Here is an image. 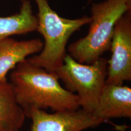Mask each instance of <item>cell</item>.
<instances>
[{"label":"cell","instance_id":"obj_1","mask_svg":"<svg viewBox=\"0 0 131 131\" xmlns=\"http://www.w3.org/2000/svg\"><path fill=\"white\" fill-rule=\"evenodd\" d=\"M10 78L16 101L26 117L34 109L55 112L80 108L78 96L60 85L56 73L32 64L27 58L11 70Z\"/></svg>","mask_w":131,"mask_h":131},{"label":"cell","instance_id":"obj_2","mask_svg":"<svg viewBox=\"0 0 131 131\" xmlns=\"http://www.w3.org/2000/svg\"><path fill=\"white\" fill-rule=\"evenodd\" d=\"M38 7L37 30L44 38L42 50L37 55L27 58L36 66L55 72L64 63L66 47L73 33L91 21V16L76 19L61 17L50 7L48 0H32Z\"/></svg>","mask_w":131,"mask_h":131},{"label":"cell","instance_id":"obj_3","mask_svg":"<svg viewBox=\"0 0 131 131\" xmlns=\"http://www.w3.org/2000/svg\"><path fill=\"white\" fill-rule=\"evenodd\" d=\"M129 10H131V4L126 0H105L93 4L89 32L69 46V55L76 61L86 64L100 58L111 49L118 20Z\"/></svg>","mask_w":131,"mask_h":131},{"label":"cell","instance_id":"obj_4","mask_svg":"<svg viewBox=\"0 0 131 131\" xmlns=\"http://www.w3.org/2000/svg\"><path fill=\"white\" fill-rule=\"evenodd\" d=\"M107 72V60L103 57L86 64L78 63L67 54L63 64L54 73L63 82L65 89L77 93L80 107L92 114L106 84Z\"/></svg>","mask_w":131,"mask_h":131},{"label":"cell","instance_id":"obj_5","mask_svg":"<svg viewBox=\"0 0 131 131\" xmlns=\"http://www.w3.org/2000/svg\"><path fill=\"white\" fill-rule=\"evenodd\" d=\"M110 50L106 84L123 85L124 81L131 80V10L116 23Z\"/></svg>","mask_w":131,"mask_h":131},{"label":"cell","instance_id":"obj_6","mask_svg":"<svg viewBox=\"0 0 131 131\" xmlns=\"http://www.w3.org/2000/svg\"><path fill=\"white\" fill-rule=\"evenodd\" d=\"M27 117L32 119L30 131H83L103 123L93 114L81 108L52 114L34 109Z\"/></svg>","mask_w":131,"mask_h":131},{"label":"cell","instance_id":"obj_7","mask_svg":"<svg viewBox=\"0 0 131 131\" xmlns=\"http://www.w3.org/2000/svg\"><path fill=\"white\" fill-rule=\"evenodd\" d=\"M93 115L105 123L113 118H131V89L123 85H104Z\"/></svg>","mask_w":131,"mask_h":131},{"label":"cell","instance_id":"obj_8","mask_svg":"<svg viewBox=\"0 0 131 131\" xmlns=\"http://www.w3.org/2000/svg\"><path fill=\"white\" fill-rule=\"evenodd\" d=\"M44 42L39 38L17 41L11 37L0 41V81H7V73L29 55L40 53Z\"/></svg>","mask_w":131,"mask_h":131},{"label":"cell","instance_id":"obj_9","mask_svg":"<svg viewBox=\"0 0 131 131\" xmlns=\"http://www.w3.org/2000/svg\"><path fill=\"white\" fill-rule=\"evenodd\" d=\"M18 13L0 16V41L13 35H24L37 30L38 19L30 0H20Z\"/></svg>","mask_w":131,"mask_h":131},{"label":"cell","instance_id":"obj_10","mask_svg":"<svg viewBox=\"0 0 131 131\" xmlns=\"http://www.w3.org/2000/svg\"><path fill=\"white\" fill-rule=\"evenodd\" d=\"M25 118L16 101L12 83L0 81V131H19Z\"/></svg>","mask_w":131,"mask_h":131},{"label":"cell","instance_id":"obj_11","mask_svg":"<svg viewBox=\"0 0 131 131\" xmlns=\"http://www.w3.org/2000/svg\"><path fill=\"white\" fill-rule=\"evenodd\" d=\"M126 1L129 3V4H131V0H126Z\"/></svg>","mask_w":131,"mask_h":131},{"label":"cell","instance_id":"obj_12","mask_svg":"<svg viewBox=\"0 0 131 131\" xmlns=\"http://www.w3.org/2000/svg\"><path fill=\"white\" fill-rule=\"evenodd\" d=\"M92 1H94V0H89V2H88V3H90L91 2H92Z\"/></svg>","mask_w":131,"mask_h":131}]
</instances>
